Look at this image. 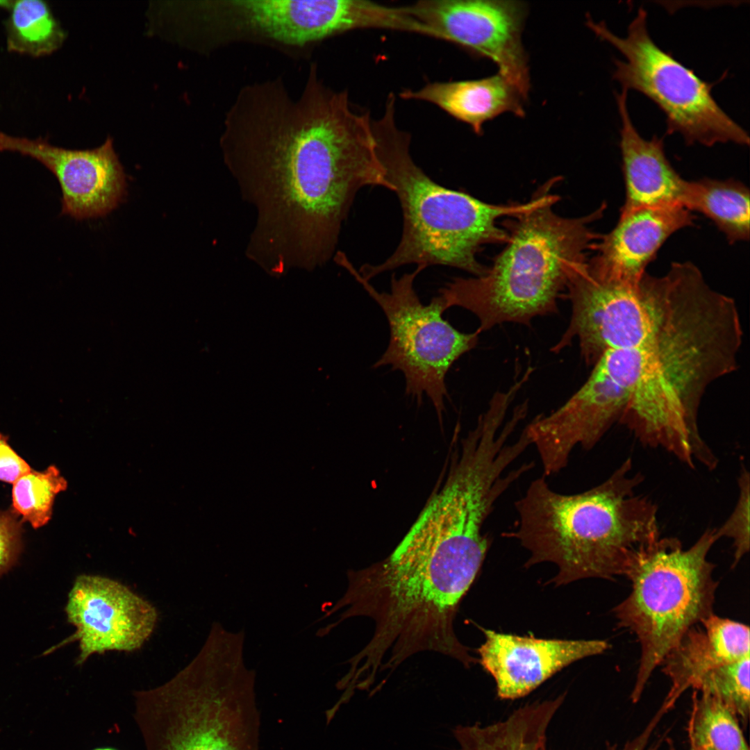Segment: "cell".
Here are the masks:
<instances>
[{
	"label": "cell",
	"mask_w": 750,
	"mask_h": 750,
	"mask_svg": "<svg viewBox=\"0 0 750 750\" xmlns=\"http://www.w3.org/2000/svg\"><path fill=\"white\" fill-rule=\"evenodd\" d=\"M717 540L709 528L688 548L677 538L660 537L632 556L624 574L631 590L613 612L640 645L633 702L685 633L714 614L717 582L708 554Z\"/></svg>",
	"instance_id": "7"
},
{
	"label": "cell",
	"mask_w": 750,
	"mask_h": 750,
	"mask_svg": "<svg viewBox=\"0 0 750 750\" xmlns=\"http://www.w3.org/2000/svg\"><path fill=\"white\" fill-rule=\"evenodd\" d=\"M10 10L6 23L7 44L10 51L35 56L56 50L65 35L49 6L42 1H0Z\"/></svg>",
	"instance_id": "23"
},
{
	"label": "cell",
	"mask_w": 750,
	"mask_h": 750,
	"mask_svg": "<svg viewBox=\"0 0 750 750\" xmlns=\"http://www.w3.org/2000/svg\"><path fill=\"white\" fill-rule=\"evenodd\" d=\"M412 15L439 40L493 61L527 99L528 58L522 42L527 6L522 1L425 0L409 6Z\"/></svg>",
	"instance_id": "12"
},
{
	"label": "cell",
	"mask_w": 750,
	"mask_h": 750,
	"mask_svg": "<svg viewBox=\"0 0 750 750\" xmlns=\"http://www.w3.org/2000/svg\"><path fill=\"white\" fill-rule=\"evenodd\" d=\"M478 661L494 678L497 695L515 699L529 694L554 674L580 659L601 654L605 640H546L483 629Z\"/></svg>",
	"instance_id": "16"
},
{
	"label": "cell",
	"mask_w": 750,
	"mask_h": 750,
	"mask_svg": "<svg viewBox=\"0 0 750 750\" xmlns=\"http://www.w3.org/2000/svg\"><path fill=\"white\" fill-rule=\"evenodd\" d=\"M92 750H117V749L111 748V747H99V748H95V749H94Z\"/></svg>",
	"instance_id": "30"
},
{
	"label": "cell",
	"mask_w": 750,
	"mask_h": 750,
	"mask_svg": "<svg viewBox=\"0 0 750 750\" xmlns=\"http://www.w3.org/2000/svg\"><path fill=\"white\" fill-rule=\"evenodd\" d=\"M633 469L628 458L603 482L574 494L536 478L515 501L517 519L502 535L529 552L526 566L556 564V585L624 576L636 550L660 537L658 507L637 493L644 476Z\"/></svg>",
	"instance_id": "3"
},
{
	"label": "cell",
	"mask_w": 750,
	"mask_h": 750,
	"mask_svg": "<svg viewBox=\"0 0 750 750\" xmlns=\"http://www.w3.org/2000/svg\"><path fill=\"white\" fill-rule=\"evenodd\" d=\"M32 469L8 444V438L0 433V481L14 483Z\"/></svg>",
	"instance_id": "29"
},
{
	"label": "cell",
	"mask_w": 750,
	"mask_h": 750,
	"mask_svg": "<svg viewBox=\"0 0 750 750\" xmlns=\"http://www.w3.org/2000/svg\"><path fill=\"white\" fill-rule=\"evenodd\" d=\"M749 656L717 667L706 674L694 690L722 702L744 725L749 715Z\"/></svg>",
	"instance_id": "26"
},
{
	"label": "cell",
	"mask_w": 750,
	"mask_h": 750,
	"mask_svg": "<svg viewBox=\"0 0 750 750\" xmlns=\"http://www.w3.org/2000/svg\"><path fill=\"white\" fill-rule=\"evenodd\" d=\"M681 204L709 218L729 243L749 239V190L742 183L732 178L685 180Z\"/></svg>",
	"instance_id": "22"
},
{
	"label": "cell",
	"mask_w": 750,
	"mask_h": 750,
	"mask_svg": "<svg viewBox=\"0 0 750 750\" xmlns=\"http://www.w3.org/2000/svg\"><path fill=\"white\" fill-rule=\"evenodd\" d=\"M369 112L355 110L310 66L301 94L283 78L242 87L226 112L220 147L257 211L248 255L267 267L313 268L331 258L357 193L392 185Z\"/></svg>",
	"instance_id": "1"
},
{
	"label": "cell",
	"mask_w": 750,
	"mask_h": 750,
	"mask_svg": "<svg viewBox=\"0 0 750 750\" xmlns=\"http://www.w3.org/2000/svg\"><path fill=\"white\" fill-rule=\"evenodd\" d=\"M627 92L622 89L616 94L621 119L619 147L626 190L620 212L640 208L681 206L685 180L667 158L663 139L657 135L645 139L636 129L628 109Z\"/></svg>",
	"instance_id": "19"
},
{
	"label": "cell",
	"mask_w": 750,
	"mask_h": 750,
	"mask_svg": "<svg viewBox=\"0 0 750 750\" xmlns=\"http://www.w3.org/2000/svg\"><path fill=\"white\" fill-rule=\"evenodd\" d=\"M647 12L640 7L626 36L613 33L603 22L587 17L588 26L618 50L624 59L614 60L613 78L622 89L638 91L664 113L667 133H678L687 144H749L747 132L717 103L713 83L699 78L671 53L659 47L647 29Z\"/></svg>",
	"instance_id": "8"
},
{
	"label": "cell",
	"mask_w": 750,
	"mask_h": 750,
	"mask_svg": "<svg viewBox=\"0 0 750 750\" xmlns=\"http://www.w3.org/2000/svg\"><path fill=\"white\" fill-rule=\"evenodd\" d=\"M738 497L735 506L724 524L715 528L717 538L732 540L733 566H735L749 551V502L750 477L748 469L742 467L738 478Z\"/></svg>",
	"instance_id": "27"
},
{
	"label": "cell",
	"mask_w": 750,
	"mask_h": 750,
	"mask_svg": "<svg viewBox=\"0 0 750 750\" xmlns=\"http://www.w3.org/2000/svg\"><path fill=\"white\" fill-rule=\"evenodd\" d=\"M557 195L506 223L508 241L485 272L456 277L439 290L446 310L460 307L478 319L481 332L504 322L528 325L535 317L557 311L558 299L569 276L588 262L600 235L592 224L600 219L603 203L592 212L565 217L553 210Z\"/></svg>",
	"instance_id": "5"
},
{
	"label": "cell",
	"mask_w": 750,
	"mask_h": 750,
	"mask_svg": "<svg viewBox=\"0 0 750 750\" xmlns=\"http://www.w3.org/2000/svg\"><path fill=\"white\" fill-rule=\"evenodd\" d=\"M0 151L31 157L53 173L62 192V215L76 220L103 217L126 194V175L112 138L96 149L72 150L0 132Z\"/></svg>",
	"instance_id": "15"
},
{
	"label": "cell",
	"mask_w": 750,
	"mask_h": 750,
	"mask_svg": "<svg viewBox=\"0 0 750 750\" xmlns=\"http://www.w3.org/2000/svg\"><path fill=\"white\" fill-rule=\"evenodd\" d=\"M344 267L376 302L389 325L388 347L374 368L389 365L401 371L406 394L422 402L426 395L441 418L448 398L446 376L452 365L474 349L481 332H460L445 320L444 301L439 294L424 304L414 288L418 274L426 269L418 265L397 277L393 274L389 292L378 291L364 279L347 258Z\"/></svg>",
	"instance_id": "9"
},
{
	"label": "cell",
	"mask_w": 750,
	"mask_h": 750,
	"mask_svg": "<svg viewBox=\"0 0 750 750\" xmlns=\"http://www.w3.org/2000/svg\"><path fill=\"white\" fill-rule=\"evenodd\" d=\"M688 729L690 750H749L735 714L697 690L692 694Z\"/></svg>",
	"instance_id": "24"
},
{
	"label": "cell",
	"mask_w": 750,
	"mask_h": 750,
	"mask_svg": "<svg viewBox=\"0 0 750 750\" xmlns=\"http://www.w3.org/2000/svg\"><path fill=\"white\" fill-rule=\"evenodd\" d=\"M66 486L65 480L54 466L43 472L31 469L13 483L11 510L22 517V522L26 521L34 528H40L51 519L54 499Z\"/></svg>",
	"instance_id": "25"
},
{
	"label": "cell",
	"mask_w": 750,
	"mask_h": 750,
	"mask_svg": "<svg viewBox=\"0 0 750 750\" xmlns=\"http://www.w3.org/2000/svg\"><path fill=\"white\" fill-rule=\"evenodd\" d=\"M640 291L651 331L642 374L619 422L642 444L662 448L692 468L717 456L698 426L702 397L734 372L743 332L735 301L713 289L692 262L646 274Z\"/></svg>",
	"instance_id": "2"
},
{
	"label": "cell",
	"mask_w": 750,
	"mask_h": 750,
	"mask_svg": "<svg viewBox=\"0 0 750 750\" xmlns=\"http://www.w3.org/2000/svg\"><path fill=\"white\" fill-rule=\"evenodd\" d=\"M12 510L0 511V577L17 562L22 549V522Z\"/></svg>",
	"instance_id": "28"
},
{
	"label": "cell",
	"mask_w": 750,
	"mask_h": 750,
	"mask_svg": "<svg viewBox=\"0 0 750 750\" xmlns=\"http://www.w3.org/2000/svg\"><path fill=\"white\" fill-rule=\"evenodd\" d=\"M256 673L233 641L206 640L166 683L134 693L144 750H258Z\"/></svg>",
	"instance_id": "6"
},
{
	"label": "cell",
	"mask_w": 750,
	"mask_h": 750,
	"mask_svg": "<svg viewBox=\"0 0 750 750\" xmlns=\"http://www.w3.org/2000/svg\"><path fill=\"white\" fill-rule=\"evenodd\" d=\"M749 626L730 619L712 614L691 627L660 664L671 681L662 705L671 709L710 670L749 656Z\"/></svg>",
	"instance_id": "18"
},
{
	"label": "cell",
	"mask_w": 750,
	"mask_h": 750,
	"mask_svg": "<svg viewBox=\"0 0 750 750\" xmlns=\"http://www.w3.org/2000/svg\"><path fill=\"white\" fill-rule=\"evenodd\" d=\"M564 699L561 695L524 706L490 725L457 727L458 750H546L548 727Z\"/></svg>",
	"instance_id": "21"
},
{
	"label": "cell",
	"mask_w": 750,
	"mask_h": 750,
	"mask_svg": "<svg viewBox=\"0 0 750 750\" xmlns=\"http://www.w3.org/2000/svg\"><path fill=\"white\" fill-rule=\"evenodd\" d=\"M217 47L250 42L292 53L351 31L347 0H222L211 2Z\"/></svg>",
	"instance_id": "11"
},
{
	"label": "cell",
	"mask_w": 750,
	"mask_h": 750,
	"mask_svg": "<svg viewBox=\"0 0 750 750\" xmlns=\"http://www.w3.org/2000/svg\"><path fill=\"white\" fill-rule=\"evenodd\" d=\"M644 358L642 347L606 352L565 403L525 426L544 476L565 469L576 447L592 449L619 422L642 374Z\"/></svg>",
	"instance_id": "10"
},
{
	"label": "cell",
	"mask_w": 750,
	"mask_h": 750,
	"mask_svg": "<svg viewBox=\"0 0 750 750\" xmlns=\"http://www.w3.org/2000/svg\"><path fill=\"white\" fill-rule=\"evenodd\" d=\"M395 106L394 100H388L372 126L378 158L402 210V235L390 256L378 264H364L359 274L369 281L388 271L416 264L426 268L444 265L482 275L486 267L477 259L481 247L508 241L499 219L530 210L548 196L538 191L526 203L496 205L439 185L414 161L410 135L399 128Z\"/></svg>",
	"instance_id": "4"
},
{
	"label": "cell",
	"mask_w": 750,
	"mask_h": 750,
	"mask_svg": "<svg viewBox=\"0 0 750 750\" xmlns=\"http://www.w3.org/2000/svg\"><path fill=\"white\" fill-rule=\"evenodd\" d=\"M587 263L568 279L571 318L551 351L558 353L578 339L584 362L594 365L608 351L642 346L651 335V323L640 281L629 285L597 279Z\"/></svg>",
	"instance_id": "13"
},
{
	"label": "cell",
	"mask_w": 750,
	"mask_h": 750,
	"mask_svg": "<svg viewBox=\"0 0 750 750\" xmlns=\"http://www.w3.org/2000/svg\"><path fill=\"white\" fill-rule=\"evenodd\" d=\"M694 216L681 206L640 208L621 212L616 226L600 235L588 260L589 273L597 279L635 285L647 272L665 240L694 225Z\"/></svg>",
	"instance_id": "17"
},
{
	"label": "cell",
	"mask_w": 750,
	"mask_h": 750,
	"mask_svg": "<svg viewBox=\"0 0 750 750\" xmlns=\"http://www.w3.org/2000/svg\"><path fill=\"white\" fill-rule=\"evenodd\" d=\"M75 633L64 643L78 641L81 665L93 654L140 649L155 628L153 605L121 583L99 575L76 577L65 606Z\"/></svg>",
	"instance_id": "14"
},
{
	"label": "cell",
	"mask_w": 750,
	"mask_h": 750,
	"mask_svg": "<svg viewBox=\"0 0 750 750\" xmlns=\"http://www.w3.org/2000/svg\"><path fill=\"white\" fill-rule=\"evenodd\" d=\"M400 96L431 103L470 126L478 135L483 133L486 122L503 113L524 117L527 100L499 73L476 80L428 83L417 90H406Z\"/></svg>",
	"instance_id": "20"
}]
</instances>
